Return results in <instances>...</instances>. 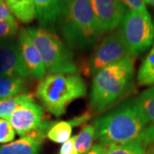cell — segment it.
<instances>
[{
	"mask_svg": "<svg viewBox=\"0 0 154 154\" xmlns=\"http://www.w3.org/2000/svg\"><path fill=\"white\" fill-rule=\"evenodd\" d=\"M127 58H132L119 28L106 35L94 50L88 63L89 75H95L105 67ZM133 59V58H132Z\"/></svg>",
	"mask_w": 154,
	"mask_h": 154,
	"instance_id": "52a82bcc",
	"label": "cell"
},
{
	"mask_svg": "<svg viewBox=\"0 0 154 154\" xmlns=\"http://www.w3.org/2000/svg\"><path fill=\"white\" fill-rule=\"evenodd\" d=\"M17 75L30 77L19 51L18 45L12 42L0 43V76Z\"/></svg>",
	"mask_w": 154,
	"mask_h": 154,
	"instance_id": "7c38bea8",
	"label": "cell"
},
{
	"mask_svg": "<svg viewBox=\"0 0 154 154\" xmlns=\"http://www.w3.org/2000/svg\"><path fill=\"white\" fill-rule=\"evenodd\" d=\"M16 131L11 126L10 122L0 118V143L11 142L14 140Z\"/></svg>",
	"mask_w": 154,
	"mask_h": 154,
	"instance_id": "603a6c76",
	"label": "cell"
},
{
	"mask_svg": "<svg viewBox=\"0 0 154 154\" xmlns=\"http://www.w3.org/2000/svg\"><path fill=\"white\" fill-rule=\"evenodd\" d=\"M33 100V96L28 94H21L15 97L0 100V117L10 120L12 113L18 107L27 105L30 101Z\"/></svg>",
	"mask_w": 154,
	"mask_h": 154,
	"instance_id": "e0dca14e",
	"label": "cell"
},
{
	"mask_svg": "<svg viewBox=\"0 0 154 154\" xmlns=\"http://www.w3.org/2000/svg\"><path fill=\"white\" fill-rule=\"evenodd\" d=\"M101 32L114 31L121 24L127 9L120 0H90Z\"/></svg>",
	"mask_w": 154,
	"mask_h": 154,
	"instance_id": "ba28073f",
	"label": "cell"
},
{
	"mask_svg": "<svg viewBox=\"0 0 154 154\" xmlns=\"http://www.w3.org/2000/svg\"><path fill=\"white\" fill-rule=\"evenodd\" d=\"M39 24L50 28L60 20L62 15L61 0H33Z\"/></svg>",
	"mask_w": 154,
	"mask_h": 154,
	"instance_id": "4fadbf2b",
	"label": "cell"
},
{
	"mask_svg": "<svg viewBox=\"0 0 154 154\" xmlns=\"http://www.w3.org/2000/svg\"><path fill=\"white\" fill-rule=\"evenodd\" d=\"M91 116H91V114H90L89 112H86V113H84V114H82V116H80L75 117L74 119L69 121V124H70L72 127L80 126V125H82V124L86 123V122L91 118Z\"/></svg>",
	"mask_w": 154,
	"mask_h": 154,
	"instance_id": "4316f807",
	"label": "cell"
},
{
	"mask_svg": "<svg viewBox=\"0 0 154 154\" xmlns=\"http://www.w3.org/2000/svg\"><path fill=\"white\" fill-rule=\"evenodd\" d=\"M144 1H145L146 5L147 4V5H150L153 6L154 7V0H144Z\"/></svg>",
	"mask_w": 154,
	"mask_h": 154,
	"instance_id": "f546056e",
	"label": "cell"
},
{
	"mask_svg": "<svg viewBox=\"0 0 154 154\" xmlns=\"http://www.w3.org/2000/svg\"><path fill=\"white\" fill-rule=\"evenodd\" d=\"M52 126L44 121L35 130L11 143L0 146V154H38L45 134Z\"/></svg>",
	"mask_w": 154,
	"mask_h": 154,
	"instance_id": "30bf717a",
	"label": "cell"
},
{
	"mask_svg": "<svg viewBox=\"0 0 154 154\" xmlns=\"http://www.w3.org/2000/svg\"><path fill=\"white\" fill-rule=\"evenodd\" d=\"M138 82L142 86L154 85V41L152 47L138 71Z\"/></svg>",
	"mask_w": 154,
	"mask_h": 154,
	"instance_id": "ac0fdd59",
	"label": "cell"
},
{
	"mask_svg": "<svg viewBox=\"0 0 154 154\" xmlns=\"http://www.w3.org/2000/svg\"><path fill=\"white\" fill-rule=\"evenodd\" d=\"M72 128L69 122H58L50 128L47 136L56 143H65L71 138Z\"/></svg>",
	"mask_w": 154,
	"mask_h": 154,
	"instance_id": "44dd1931",
	"label": "cell"
},
{
	"mask_svg": "<svg viewBox=\"0 0 154 154\" xmlns=\"http://www.w3.org/2000/svg\"><path fill=\"white\" fill-rule=\"evenodd\" d=\"M0 100H1V99H0Z\"/></svg>",
	"mask_w": 154,
	"mask_h": 154,
	"instance_id": "4dcf8cb0",
	"label": "cell"
},
{
	"mask_svg": "<svg viewBox=\"0 0 154 154\" xmlns=\"http://www.w3.org/2000/svg\"><path fill=\"white\" fill-rule=\"evenodd\" d=\"M44 110L42 107L35 103L34 99L27 105L18 107L11 118L10 123L14 130L22 137L33 132L43 122Z\"/></svg>",
	"mask_w": 154,
	"mask_h": 154,
	"instance_id": "9c48e42d",
	"label": "cell"
},
{
	"mask_svg": "<svg viewBox=\"0 0 154 154\" xmlns=\"http://www.w3.org/2000/svg\"><path fill=\"white\" fill-rule=\"evenodd\" d=\"M61 33L69 49L86 51L97 43L100 33L90 0H75L60 17Z\"/></svg>",
	"mask_w": 154,
	"mask_h": 154,
	"instance_id": "3957f363",
	"label": "cell"
},
{
	"mask_svg": "<svg viewBox=\"0 0 154 154\" xmlns=\"http://www.w3.org/2000/svg\"><path fill=\"white\" fill-rule=\"evenodd\" d=\"M11 14L23 23H30L37 17L33 0H5Z\"/></svg>",
	"mask_w": 154,
	"mask_h": 154,
	"instance_id": "5bb4252c",
	"label": "cell"
},
{
	"mask_svg": "<svg viewBox=\"0 0 154 154\" xmlns=\"http://www.w3.org/2000/svg\"><path fill=\"white\" fill-rule=\"evenodd\" d=\"M93 126L95 139L106 146L136 140H145L150 145L154 143L135 99H129L101 116L94 122Z\"/></svg>",
	"mask_w": 154,
	"mask_h": 154,
	"instance_id": "6da1fadb",
	"label": "cell"
},
{
	"mask_svg": "<svg viewBox=\"0 0 154 154\" xmlns=\"http://www.w3.org/2000/svg\"><path fill=\"white\" fill-rule=\"evenodd\" d=\"M127 10L136 11L142 14H149L144 0H120Z\"/></svg>",
	"mask_w": 154,
	"mask_h": 154,
	"instance_id": "cb8c5ba5",
	"label": "cell"
},
{
	"mask_svg": "<svg viewBox=\"0 0 154 154\" xmlns=\"http://www.w3.org/2000/svg\"><path fill=\"white\" fill-rule=\"evenodd\" d=\"M135 100L146 122L149 132L154 138V87L143 91Z\"/></svg>",
	"mask_w": 154,
	"mask_h": 154,
	"instance_id": "9a60e30c",
	"label": "cell"
},
{
	"mask_svg": "<svg viewBox=\"0 0 154 154\" xmlns=\"http://www.w3.org/2000/svg\"><path fill=\"white\" fill-rule=\"evenodd\" d=\"M0 21H16L6 5L5 0H0Z\"/></svg>",
	"mask_w": 154,
	"mask_h": 154,
	"instance_id": "d4e9b609",
	"label": "cell"
},
{
	"mask_svg": "<svg viewBox=\"0 0 154 154\" xmlns=\"http://www.w3.org/2000/svg\"><path fill=\"white\" fill-rule=\"evenodd\" d=\"M18 47L29 75L35 79L44 78L46 74L45 67L27 29L22 28L19 32Z\"/></svg>",
	"mask_w": 154,
	"mask_h": 154,
	"instance_id": "8fae6325",
	"label": "cell"
},
{
	"mask_svg": "<svg viewBox=\"0 0 154 154\" xmlns=\"http://www.w3.org/2000/svg\"><path fill=\"white\" fill-rule=\"evenodd\" d=\"M119 29L133 59L153 44L154 24L150 14L127 10Z\"/></svg>",
	"mask_w": 154,
	"mask_h": 154,
	"instance_id": "8992f818",
	"label": "cell"
},
{
	"mask_svg": "<svg viewBox=\"0 0 154 154\" xmlns=\"http://www.w3.org/2000/svg\"><path fill=\"white\" fill-rule=\"evenodd\" d=\"M107 146L102 144H95L92 146L87 154H106L107 152Z\"/></svg>",
	"mask_w": 154,
	"mask_h": 154,
	"instance_id": "83f0119b",
	"label": "cell"
},
{
	"mask_svg": "<svg viewBox=\"0 0 154 154\" xmlns=\"http://www.w3.org/2000/svg\"><path fill=\"white\" fill-rule=\"evenodd\" d=\"M26 88V79L17 75L0 76V99L21 94Z\"/></svg>",
	"mask_w": 154,
	"mask_h": 154,
	"instance_id": "2e32d148",
	"label": "cell"
},
{
	"mask_svg": "<svg viewBox=\"0 0 154 154\" xmlns=\"http://www.w3.org/2000/svg\"><path fill=\"white\" fill-rule=\"evenodd\" d=\"M59 154H78L75 146V136L70 138L68 141L63 144Z\"/></svg>",
	"mask_w": 154,
	"mask_h": 154,
	"instance_id": "484cf974",
	"label": "cell"
},
{
	"mask_svg": "<svg viewBox=\"0 0 154 154\" xmlns=\"http://www.w3.org/2000/svg\"><path fill=\"white\" fill-rule=\"evenodd\" d=\"M75 0H61V8H62V15L65 12L68 7L71 5L73 2H75ZM61 15V16H62Z\"/></svg>",
	"mask_w": 154,
	"mask_h": 154,
	"instance_id": "f1b7e54d",
	"label": "cell"
},
{
	"mask_svg": "<svg viewBox=\"0 0 154 154\" xmlns=\"http://www.w3.org/2000/svg\"><path fill=\"white\" fill-rule=\"evenodd\" d=\"M150 144L145 140H136L123 145H113L107 148L106 154H146Z\"/></svg>",
	"mask_w": 154,
	"mask_h": 154,
	"instance_id": "ffe728a7",
	"label": "cell"
},
{
	"mask_svg": "<svg viewBox=\"0 0 154 154\" xmlns=\"http://www.w3.org/2000/svg\"><path fill=\"white\" fill-rule=\"evenodd\" d=\"M134 59L127 58L105 67L94 75L90 94V109L100 113L119 102L132 89Z\"/></svg>",
	"mask_w": 154,
	"mask_h": 154,
	"instance_id": "7a4b0ae2",
	"label": "cell"
},
{
	"mask_svg": "<svg viewBox=\"0 0 154 154\" xmlns=\"http://www.w3.org/2000/svg\"><path fill=\"white\" fill-rule=\"evenodd\" d=\"M95 139V129L93 125H86L81 133L75 136V146L78 154H87L92 148Z\"/></svg>",
	"mask_w": 154,
	"mask_h": 154,
	"instance_id": "d6986e66",
	"label": "cell"
},
{
	"mask_svg": "<svg viewBox=\"0 0 154 154\" xmlns=\"http://www.w3.org/2000/svg\"><path fill=\"white\" fill-rule=\"evenodd\" d=\"M27 32L50 74H74L77 66L73 53L58 35L50 28L30 27Z\"/></svg>",
	"mask_w": 154,
	"mask_h": 154,
	"instance_id": "5b68a950",
	"label": "cell"
},
{
	"mask_svg": "<svg viewBox=\"0 0 154 154\" xmlns=\"http://www.w3.org/2000/svg\"><path fill=\"white\" fill-rule=\"evenodd\" d=\"M87 94L83 79L75 74H50L42 78L36 89L40 103L52 115L59 117L75 99Z\"/></svg>",
	"mask_w": 154,
	"mask_h": 154,
	"instance_id": "277c9868",
	"label": "cell"
},
{
	"mask_svg": "<svg viewBox=\"0 0 154 154\" xmlns=\"http://www.w3.org/2000/svg\"><path fill=\"white\" fill-rule=\"evenodd\" d=\"M17 21H0V40L13 37L18 31Z\"/></svg>",
	"mask_w": 154,
	"mask_h": 154,
	"instance_id": "7402d4cb",
	"label": "cell"
}]
</instances>
